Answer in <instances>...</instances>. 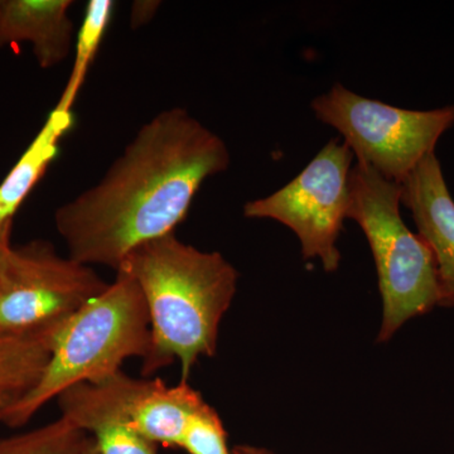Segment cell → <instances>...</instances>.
<instances>
[{
	"label": "cell",
	"mask_w": 454,
	"mask_h": 454,
	"mask_svg": "<svg viewBox=\"0 0 454 454\" xmlns=\"http://www.w3.org/2000/svg\"><path fill=\"white\" fill-rule=\"evenodd\" d=\"M229 166L221 137L186 109L164 110L140 128L98 184L57 208L67 256L118 271L142 245L175 234L206 179Z\"/></svg>",
	"instance_id": "6da1fadb"
},
{
	"label": "cell",
	"mask_w": 454,
	"mask_h": 454,
	"mask_svg": "<svg viewBox=\"0 0 454 454\" xmlns=\"http://www.w3.org/2000/svg\"><path fill=\"white\" fill-rule=\"evenodd\" d=\"M118 271L138 283L151 318V348L143 360V375L178 363L181 381H188L199 358L216 352L238 271L220 253L202 252L176 234L142 245Z\"/></svg>",
	"instance_id": "7a4b0ae2"
},
{
	"label": "cell",
	"mask_w": 454,
	"mask_h": 454,
	"mask_svg": "<svg viewBox=\"0 0 454 454\" xmlns=\"http://www.w3.org/2000/svg\"><path fill=\"white\" fill-rule=\"evenodd\" d=\"M151 318L138 283L116 271L113 283L53 333L50 357L32 387L0 409V422L17 428L66 390L121 372L129 358L151 348Z\"/></svg>",
	"instance_id": "3957f363"
},
{
	"label": "cell",
	"mask_w": 454,
	"mask_h": 454,
	"mask_svg": "<svg viewBox=\"0 0 454 454\" xmlns=\"http://www.w3.org/2000/svg\"><path fill=\"white\" fill-rule=\"evenodd\" d=\"M348 186V219L372 247L382 300L378 342H387L409 319L438 306L437 269L429 247L402 219L399 184L356 163Z\"/></svg>",
	"instance_id": "277c9868"
},
{
	"label": "cell",
	"mask_w": 454,
	"mask_h": 454,
	"mask_svg": "<svg viewBox=\"0 0 454 454\" xmlns=\"http://www.w3.org/2000/svg\"><path fill=\"white\" fill-rule=\"evenodd\" d=\"M310 107L317 119L339 131L357 163L399 184L435 153L439 139L454 127V106L402 109L340 83L313 98Z\"/></svg>",
	"instance_id": "5b68a950"
},
{
	"label": "cell",
	"mask_w": 454,
	"mask_h": 454,
	"mask_svg": "<svg viewBox=\"0 0 454 454\" xmlns=\"http://www.w3.org/2000/svg\"><path fill=\"white\" fill-rule=\"evenodd\" d=\"M106 286L47 241L12 247L0 267V337L52 333Z\"/></svg>",
	"instance_id": "8992f818"
},
{
	"label": "cell",
	"mask_w": 454,
	"mask_h": 454,
	"mask_svg": "<svg viewBox=\"0 0 454 454\" xmlns=\"http://www.w3.org/2000/svg\"><path fill=\"white\" fill-rule=\"evenodd\" d=\"M352 160L348 145L330 140L288 184L247 202L244 216L276 220L289 227L300 240L304 259H318L325 271L337 270V239L348 219Z\"/></svg>",
	"instance_id": "52a82bcc"
},
{
	"label": "cell",
	"mask_w": 454,
	"mask_h": 454,
	"mask_svg": "<svg viewBox=\"0 0 454 454\" xmlns=\"http://www.w3.org/2000/svg\"><path fill=\"white\" fill-rule=\"evenodd\" d=\"M90 395L121 414L155 446L179 448L188 419L205 400L188 381L168 387L160 379H136L116 373L98 384H83Z\"/></svg>",
	"instance_id": "ba28073f"
},
{
	"label": "cell",
	"mask_w": 454,
	"mask_h": 454,
	"mask_svg": "<svg viewBox=\"0 0 454 454\" xmlns=\"http://www.w3.org/2000/svg\"><path fill=\"white\" fill-rule=\"evenodd\" d=\"M400 187L402 205L434 259L438 307H454V200L437 154L427 157Z\"/></svg>",
	"instance_id": "9c48e42d"
},
{
	"label": "cell",
	"mask_w": 454,
	"mask_h": 454,
	"mask_svg": "<svg viewBox=\"0 0 454 454\" xmlns=\"http://www.w3.org/2000/svg\"><path fill=\"white\" fill-rule=\"evenodd\" d=\"M73 0H0V49L31 44L42 68L62 64L74 47Z\"/></svg>",
	"instance_id": "30bf717a"
},
{
	"label": "cell",
	"mask_w": 454,
	"mask_h": 454,
	"mask_svg": "<svg viewBox=\"0 0 454 454\" xmlns=\"http://www.w3.org/2000/svg\"><path fill=\"white\" fill-rule=\"evenodd\" d=\"M74 125L73 112L55 109L16 166L0 184V240L11 244V231L27 196L59 153V142Z\"/></svg>",
	"instance_id": "8fae6325"
},
{
	"label": "cell",
	"mask_w": 454,
	"mask_h": 454,
	"mask_svg": "<svg viewBox=\"0 0 454 454\" xmlns=\"http://www.w3.org/2000/svg\"><path fill=\"white\" fill-rule=\"evenodd\" d=\"M57 399L61 417L90 433L98 454H158L155 444L139 434L121 414L97 402L82 384Z\"/></svg>",
	"instance_id": "7c38bea8"
},
{
	"label": "cell",
	"mask_w": 454,
	"mask_h": 454,
	"mask_svg": "<svg viewBox=\"0 0 454 454\" xmlns=\"http://www.w3.org/2000/svg\"><path fill=\"white\" fill-rule=\"evenodd\" d=\"M55 331L33 336L0 337V390L16 397L33 387L49 360Z\"/></svg>",
	"instance_id": "4fadbf2b"
},
{
	"label": "cell",
	"mask_w": 454,
	"mask_h": 454,
	"mask_svg": "<svg viewBox=\"0 0 454 454\" xmlns=\"http://www.w3.org/2000/svg\"><path fill=\"white\" fill-rule=\"evenodd\" d=\"M114 11L113 0H90L82 27L74 44V62L68 82L56 107L73 112L74 100L82 90L86 74L106 35Z\"/></svg>",
	"instance_id": "5bb4252c"
},
{
	"label": "cell",
	"mask_w": 454,
	"mask_h": 454,
	"mask_svg": "<svg viewBox=\"0 0 454 454\" xmlns=\"http://www.w3.org/2000/svg\"><path fill=\"white\" fill-rule=\"evenodd\" d=\"M90 437L64 417L0 441V454H85Z\"/></svg>",
	"instance_id": "9a60e30c"
},
{
	"label": "cell",
	"mask_w": 454,
	"mask_h": 454,
	"mask_svg": "<svg viewBox=\"0 0 454 454\" xmlns=\"http://www.w3.org/2000/svg\"><path fill=\"white\" fill-rule=\"evenodd\" d=\"M179 448L188 454H232L227 447L223 420L207 403L188 420Z\"/></svg>",
	"instance_id": "2e32d148"
},
{
	"label": "cell",
	"mask_w": 454,
	"mask_h": 454,
	"mask_svg": "<svg viewBox=\"0 0 454 454\" xmlns=\"http://www.w3.org/2000/svg\"><path fill=\"white\" fill-rule=\"evenodd\" d=\"M138 4L134 5L133 26L143 25L146 20H151V17L154 14V11H152V8L158 7V4L152 5L153 4L152 2H140Z\"/></svg>",
	"instance_id": "e0dca14e"
},
{
	"label": "cell",
	"mask_w": 454,
	"mask_h": 454,
	"mask_svg": "<svg viewBox=\"0 0 454 454\" xmlns=\"http://www.w3.org/2000/svg\"><path fill=\"white\" fill-rule=\"evenodd\" d=\"M232 454H276L270 450H264V448H258L253 446H238L232 450Z\"/></svg>",
	"instance_id": "ac0fdd59"
},
{
	"label": "cell",
	"mask_w": 454,
	"mask_h": 454,
	"mask_svg": "<svg viewBox=\"0 0 454 454\" xmlns=\"http://www.w3.org/2000/svg\"><path fill=\"white\" fill-rule=\"evenodd\" d=\"M12 247H12L11 244L3 243V241L0 240V267H2L4 260L7 259L8 254L11 253Z\"/></svg>",
	"instance_id": "d6986e66"
},
{
	"label": "cell",
	"mask_w": 454,
	"mask_h": 454,
	"mask_svg": "<svg viewBox=\"0 0 454 454\" xmlns=\"http://www.w3.org/2000/svg\"><path fill=\"white\" fill-rule=\"evenodd\" d=\"M12 399H13V396H12L11 394L0 390V409L7 404L8 402H11Z\"/></svg>",
	"instance_id": "ffe728a7"
},
{
	"label": "cell",
	"mask_w": 454,
	"mask_h": 454,
	"mask_svg": "<svg viewBox=\"0 0 454 454\" xmlns=\"http://www.w3.org/2000/svg\"><path fill=\"white\" fill-rule=\"evenodd\" d=\"M85 454H98V448L95 446L94 439L90 437L88 447H86Z\"/></svg>",
	"instance_id": "44dd1931"
}]
</instances>
